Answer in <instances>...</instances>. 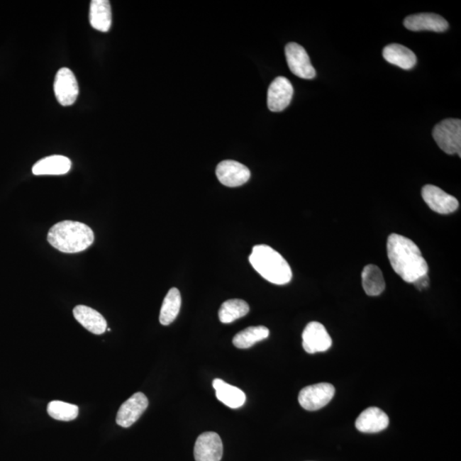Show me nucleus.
Returning <instances> with one entry per match:
<instances>
[{
	"label": "nucleus",
	"mask_w": 461,
	"mask_h": 461,
	"mask_svg": "<svg viewBox=\"0 0 461 461\" xmlns=\"http://www.w3.org/2000/svg\"><path fill=\"white\" fill-rule=\"evenodd\" d=\"M182 307V296L177 288H172L163 301L159 321L162 326H169L177 318Z\"/></svg>",
	"instance_id": "nucleus-22"
},
{
	"label": "nucleus",
	"mask_w": 461,
	"mask_h": 461,
	"mask_svg": "<svg viewBox=\"0 0 461 461\" xmlns=\"http://www.w3.org/2000/svg\"><path fill=\"white\" fill-rule=\"evenodd\" d=\"M268 336H270V330L265 326H250L236 334L233 343L238 349H249L255 343L267 338Z\"/></svg>",
	"instance_id": "nucleus-23"
},
{
	"label": "nucleus",
	"mask_w": 461,
	"mask_h": 461,
	"mask_svg": "<svg viewBox=\"0 0 461 461\" xmlns=\"http://www.w3.org/2000/svg\"><path fill=\"white\" fill-rule=\"evenodd\" d=\"M362 287L367 295L377 296L382 294L385 289V282L382 271L378 266L369 265L364 267L362 274Z\"/></svg>",
	"instance_id": "nucleus-21"
},
{
	"label": "nucleus",
	"mask_w": 461,
	"mask_h": 461,
	"mask_svg": "<svg viewBox=\"0 0 461 461\" xmlns=\"http://www.w3.org/2000/svg\"><path fill=\"white\" fill-rule=\"evenodd\" d=\"M250 311L249 304L241 299H230L222 304L219 318L224 324H229L246 316Z\"/></svg>",
	"instance_id": "nucleus-24"
},
{
	"label": "nucleus",
	"mask_w": 461,
	"mask_h": 461,
	"mask_svg": "<svg viewBox=\"0 0 461 461\" xmlns=\"http://www.w3.org/2000/svg\"><path fill=\"white\" fill-rule=\"evenodd\" d=\"M57 101L62 106H72L78 98L79 86L74 73L68 68H62L57 71L54 82Z\"/></svg>",
	"instance_id": "nucleus-7"
},
{
	"label": "nucleus",
	"mask_w": 461,
	"mask_h": 461,
	"mask_svg": "<svg viewBox=\"0 0 461 461\" xmlns=\"http://www.w3.org/2000/svg\"><path fill=\"white\" fill-rule=\"evenodd\" d=\"M148 397L143 393L133 394L120 406L116 415L117 425L123 427V428H128L141 417V415L148 409Z\"/></svg>",
	"instance_id": "nucleus-11"
},
{
	"label": "nucleus",
	"mask_w": 461,
	"mask_h": 461,
	"mask_svg": "<svg viewBox=\"0 0 461 461\" xmlns=\"http://www.w3.org/2000/svg\"><path fill=\"white\" fill-rule=\"evenodd\" d=\"M286 57L289 68L297 77L311 79L316 77V71L303 46L293 42L287 44Z\"/></svg>",
	"instance_id": "nucleus-6"
},
{
	"label": "nucleus",
	"mask_w": 461,
	"mask_h": 461,
	"mask_svg": "<svg viewBox=\"0 0 461 461\" xmlns=\"http://www.w3.org/2000/svg\"><path fill=\"white\" fill-rule=\"evenodd\" d=\"M48 240L54 248L64 253H78L94 244V233L82 222H58L49 230Z\"/></svg>",
	"instance_id": "nucleus-2"
},
{
	"label": "nucleus",
	"mask_w": 461,
	"mask_h": 461,
	"mask_svg": "<svg viewBox=\"0 0 461 461\" xmlns=\"http://www.w3.org/2000/svg\"><path fill=\"white\" fill-rule=\"evenodd\" d=\"M404 26L410 31H433L442 33L448 28V23L443 16L433 13H421L408 16Z\"/></svg>",
	"instance_id": "nucleus-14"
},
{
	"label": "nucleus",
	"mask_w": 461,
	"mask_h": 461,
	"mask_svg": "<svg viewBox=\"0 0 461 461\" xmlns=\"http://www.w3.org/2000/svg\"><path fill=\"white\" fill-rule=\"evenodd\" d=\"M216 176L219 182L228 187H238L245 184L250 178V171L242 163L233 161H222L216 167Z\"/></svg>",
	"instance_id": "nucleus-12"
},
{
	"label": "nucleus",
	"mask_w": 461,
	"mask_h": 461,
	"mask_svg": "<svg viewBox=\"0 0 461 461\" xmlns=\"http://www.w3.org/2000/svg\"><path fill=\"white\" fill-rule=\"evenodd\" d=\"M422 198L431 209L442 215L455 212L459 208L458 200L455 196L433 184H426L423 187Z\"/></svg>",
	"instance_id": "nucleus-10"
},
{
	"label": "nucleus",
	"mask_w": 461,
	"mask_h": 461,
	"mask_svg": "<svg viewBox=\"0 0 461 461\" xmlns=\"http://www.w3.org/2000/svg\"><path fill=\"white\" fill-rule=\"evenodd\" d=\"M383 57L389 64L406 70L413 69L417 62L416 55L410 49L399 44L385 46Z\"/></svg>",
	"instance_id": "nucleus-19"
},
{
	"label": "nucleus",
	"mask_w": 461,
	"mask_h": 461,
	"mask_svg": "<svg viewBox=\"0 0 461 461\" xmlns=\"http://www.w3.org/2000/svg\"><path fill=\"white\" fill-rule=\"evenodd\" d=\"M71 165L68 157L55 155L37 162L32 171L35 175H62L69 173Z\"/></svg>",
	"instance_id": "nucleus-20"
},
{
	"label": "nucleus",
	"mask_w": 461,
	"mask_h": 461,
	"mask_svg": "<svg viewBox=\"0 0 461 461\" xmlns=\"http://www.w3.org/2000/svg\"><path fill=\"white\" fill-rule=\"evenodd\" d=\"M249 259L255 271L268 282L282 286L291 282L292 271L290 265L270 246L255 245Z\"/></svg>",
	"instance_id": "nucleus-3"
},
{
	"label": "nucleus",
	"mask_w": 461,
	"mask_h": 461,
	"mask_svg": "<svg viewBox=\"0 0 461 461\" xmlns=\"http://www.w3.org/2000/svg\"><path fill=\"white\" fill-rule=\"evenodd\" d=\"M213 387L216 389L217 399L230 409H240L245 404L246 396L240 389L216 379L213 381Z\"/></svg>",
	"instance_id": "nucleus-17"
},
{
	"label": "nucleus",
	"mask_w": 461,
	"mask_h": 461,
	"mask_svg": "<svg viewBox=\"0 0 461 461\" xmlns=\"http://www.w3.org/2000/svg\"><path fill=\"white\" fill-rule=\"evenodd\" d=\"M413 284H414L415 287L418 289V290H424V289L429 287L430 279L428 274L421 277L420 279H417L416 282Z\"/></svg>",
	"instance_id": "nucleus-26"
},
{
	"label": "nucleus",
	"mask_w": 461,
	"mask_h": 461,
	"mask_svg": "<svg viewBox=\"0 0 461 461\" xmlns=\"http://www.w3.org/2000/svg\"><path fill=\"white\" fill-rule=\"evenodd\" d=\"M389 261L398 275L406 283H414L421 277L428 274V264L414 242L399 234L388 238Z\"/></svg>",
	"instance_id": "nucleus-1"
},
{
	"label": "nucleus",
	"mask_w": 461,
	"mask_h": 461,
	"mask_svg": "<svg viewBox=\"0 0 461 461\" xmlns=\"http://www.w3.org/2000/svg\"><path fill=\"white\" fill-rule=\"evenodd\" d=\"M335 395V388L328 383H320L305 387L299 393V401L308 411H316L324 408Z\"/></svg>",
	"instance_id": "nucleus-5"
},
{
	"label": "nucleus",
	"mask_w": 461,
	"mask_h": 461,
	"mask_svg": "<svg viewBox=\"0 0 461 461\" xmlns=\"http://www.w3.org/2000/svg\"><path fill=\"white\" fill-rule=\"evenodd\" d=\"M74 316L84 328L95 335H101L107 330V321L101 313L85 305H78L73 310Z\"/></svg>",
	"instance_id": "nucleus-16"
},
{
	"label": "nucleus",
	"mask_w": 461,
	"mask_h": 461,
	"mask_svg": "<svg viewBox=\"0 0 461 461\" xmlns=\"http://www.w3.org/2000/svg\"><path fill=\"white\" fill-rule=\"evenodd\" d=\"M433 135L444 152L448 155L461 153V121L446 119L435 126Z\"/></svg>",
	"instance_id": "nucleus-4"
},
{
	"label": "nucleus",
	"mask_w": 461,
	"mask_h": 461,
	"mask_svg": "<svg viewBox=\"0 0 461 461\" xmlns=\"http://www.w3.org/2000/svg\"><path fill=\"white\" fill-rule=\"evenodd\" d=\"M388 415L379 408H369L363 411L355 421L356 428L363 433H378L387 428Z\"/></svg>",
	"instance_id": "nucleus-15"
},
{
	"label": "nucleus",
	"mask_w": 461,
	"mask_h": 461,
	"mask_svg": "<svg viewBox=\"0 0 461 461\" xmlns=\"http://www.w3.org/2000/svg\"><path fill=\"white\" fill-rule=\"evenodd\" d=\"M50 416L60 421H72L79 414L78 406L61 401H52L48 406Z\"/></svg>",
	"instance_id": "nucleus-25"
},
{
	"label": "nucleus",
	"mask_w": 461,
	"mask_h": 461,
	"mask_svg": "<svg viewBox=\"0 0 461 461\" xmlns=\"http://www.w3.org/2000/svg\"><path fill=\"white\" fill-rule=\"evenodd\" d=\"M332 345V338L321 323H309L303 333V347L307 353L325 352L328 350Z\"/></svg>",
	"instance_id": "nucleus-8"
},
{
	"label": "nucleus",
	"mask_w": 461,
	"mask_h": 461,
	"mask_svg": "<svg viewBox=\"0 0 461 461\" xmlns=\"http://www.w3.org/2000/svg\"><path fill=\"white\" fill-rule=\"evenodd\" d=\"M223 455V444L216 433H204L196 439L194 447L196 461H221Z\"/></svg>",
	"instance_id": "nucleus-13"
},
{
	"label": "nucleus",
	"mask_w": 461,
	"mask_h": 461,
	"mask_svg": "<svg viewBox=\"0 0 461 461\" xmlns=\"http://www.w3.org/2000/svg\"><path fill=\"white\" fill-rule=\"evenodd\" d=\"M293 94L294 89L291 82L286 77H277L268 88V109L272 112L286 110L291 102Z\"/></svg>",
	"instance_id": "nucleus-9"
},
{
	"label": "nucleus",
	"mask_w": 461,
	"mask_h": 461,
	"mask_svg": "<svg viewBox=\"0 0 461 461\" xmlns=\"http://www.w3.org/2000/svg\"><path fill=\"white\" fill-rule=\"evenodd\" d=\"M91 26L100 32H108L112 24V13L108 0H92L90 6Z\"/></svg>",
	"instance_id": "nucleus-18"
}]
</instances>
